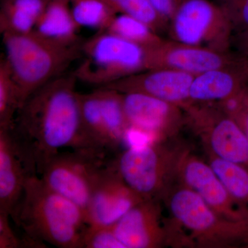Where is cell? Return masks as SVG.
<instances>
[{
	"mask_svg": "<svg viewBox=\"0 0 248 248\" xmlns=\"http://www.w3.org/2000/svg\"><path fill=\"white\" fill-rule=\"evenodd\" d=\"M150 2L164 19L172 18L181 0H149Z\"/></svg>",
	"mask_w": 248,
	"mask_h": 248,
	"instance_id": "cell-29",
	"label": "cell"
},
{
	"mask_svg": "<svg viewBox=\"0 0 248 248\" xmlns=\"http://www.w3.org/2000/svg\"><path fill=\"white\" fill-rule=\"evenodd\" d=\"M217 1H218L219 4L222 5L223 3L224 2L225 0H217Z\"/></svg>",
	"mask_w": 248,
	"mask_h": 248,
	"instance_id": "cell-33",
	"label": "cell"
},
{
	"mask_svg": "<svg viewBox=\"0 0 248 248\" xmlns=\"http://www.w3.org/2000/svg\"><path fill=\"white\" fill-rule=\"evenodd\" d=\"M72 12L80 27L107 31L117 16L105 0H70Z\"/></svg>",
	"mask_w": 248,
	"mask_h": 248,
	"instance_id": "cell-21",
	"label": "cell"
},
{
	"mask_svg": "<svg viewBox=\"0 0 248 248\" xmlns=\"http://www.w3.org/2000/svg\"><path fill=\"white\" fill-rule=\"evenodd\" d=\"M233 118L237 121L241 128L244 130L248 138V97L246 98V102L241 110L235 115Z\"/></svg>",
	"mask_w": 248,
	"mask_h": 248,
	"instance_id": "cell-30",
	"label": "cell"
},
{
	"mask_svg": "<svg viewBox=\"0 0 248 248\" xmlns=\"http://www.w3.org/2000/svg\"><path fill=\"white\" fill-rule=\"evenodd\" d=\"M129 126L146 134L155 141H162L180 121L178 106L150 94L122 93Z\"/></svg>",
	"mask_w": 248,
	"mask_h": 248,
	"instance_id": "cell-11",
	"label": "cell"
},
{
	"mask_svg": "<svg viewBox=\"0 0 248 248\" xmlns=\"http://www.w3.org/2000/svg\"><path fill=\"white\" fill-rule=\"evenodd\" d=\"M113 155L94 148L60 151L47 163L40 177L49 188L86 213L93 192Z\"/></svg>",
	"mask_w": 248,
	"mask_h": 248,
	"instance_id": "cell-6",
	"label": "cell"
},
{
	"mask_svg": "<svg viewBox=\"0 0 248 248\" xmlns=\"http://www.w3.org/2000/svg\"><path fill=\"white\" fill-rule=\"evenodd\" d=\"M29 174L9 128H0V214L11 217Z\"/></svg>",
	"mask_w": 248,
	"mask_h": 248,
	"instance_id": "cell-15",
	"label": "cell"
},
{
	"mask_svg": "<svg viewBox=\"0 0 248 248\" xmlns=\"http://www.w3.org/2000/svg\"><path fill=\"white\" fill-rule=\"evenodd\" d=\"M172 19V35L179 44L218 48L226 42L231 18L221 4L210 0H181Z\"/></svg>",
	"mask_w": 248,
	"mask_h": 248,
	"instance_id": "cell-8",
	"label": "cell"
},
{
	"mask_svg": "<svg viewBox=\"0 0 248 248\" xmlns=\"http://www.w3.org/2000/svg\"><path fill=\"white\" fill-rule=\"evenodd\" d=\"M241 45L245 50V53L248 55V29L245 31L241 35Z\"/></svg>",
	"mask_w": 248,
	"mask_h": 248,
	"instance_id": "cell-31",
	"label": "cell"
},
{
	"mask_svg": "<svg viewBox=\"0 0 248 248\" xmlns=\"http://www.w3.org/2000/svg\"><path fill=\"white\" fill-rule=\"evenodd\" d=\"M177 174L183 185L192 189L221 217L233 221H248V208L227 190L210 164L183 151Z\"/></svg>",
	"mask_w": 248,
	"mask_h": 248,
	"instance_id": "cell-9",
	"label": "cell"
},
{
	"mask_svg": "<svg viewBox=\"0 0 248 248\" xmlns=\"http://www.w3.org/2000/svg\"><path fill=\"white\" fill-rule=\"evenodd\" d=\"M183 151L169 150L162 141L129 147L112 156V164L124 182L145 200L162 197L177 174Z\"/></svg>",
	"mask_w": 248,
	"mask_h": 248,
	"instance_id": "cell-7",
	"label": "cell"
},
{
	"mask_svg": "<svg viewBox=\"0 0 248 248\" xmlns=\"http://www.w3.org/2000/svg\"><path fill=\"white\" fill-rule=\"evenodd\" d=\"M195 76L175 68H155L100 88L113 89L123 93H145L179 106L190 100V87Z\"/></svg>",
	"mask_w": 248,
	"mask_h": 248,
	"instance_id": "cell-12",
	"label": "cell"
},
{
	"mask_svg": "<svg viewBox=\"0 0 248 248\" xmlns=\"http://www.w3.org/2000/svg\"><path fill=\"white\" fill-rule=\"evenodd\" d=\"M209 164L233 197L248 207V169L212 154Z\"/></svg>",
	"mask_w": 248,
	"mask_h": 248,
	"instance_id": "cell-22",
	"label": "cell"
},
{
	"mask_svg": "<svg viewBox=\"0 0 248 248\" xmlns=\"http://www.w3.org/2000/svg\"><path fill=\"white\" fill-rule=\"evenodd\" d=\"M164 197L173 218L171 231H166V244L203 248L248 244V221L221 217L192 189L182 184Z\"/></svg>",
	"mask_w": 248,
	"mask_h": 248,
	"instance_id": "cell-3",
	"label": "cell"
},
{
	"mask_svg": "<svg viewBox=\"0 0 248 248\" xmlns=\"http://www.w3.org/2000/svg\"><path fill=\"white\" fill-rule=\"evenodd\" d=\"M107 31L146 48H154L162 42L150 26L128 15H117Z\"/></svg>",
	"mask_w": 248,
	"mask_h": 248,
	"instance_id": "cell-23",
	"label": "cell"
},
{
	"mask_svg": "<svg viewBox=\"0 0 248 248\" xmlns=\"http://www.w3.org/2000/svg\"><path fill=\"white\" fill-rule=\"evenodd\" d=\"M22 102L9 62L6 58L0 60V128H10Z\"/></svg>",
	"mask_w": 248,
	"mask_h": 248,
	"instance_id": "cell-20",
	"label": "cell"
},
{
	"mask_svg": "<svg viewBox=\"0 0 248 248\" xmlns=\"http://www.w3.org/2000/svg\"><path fill=\"white\" fill-rule=\"evenodd\" d=\"M232 22L248 29V0H225L221 5Z\"/></svg>",
	"mask_w": 248,
	"mask_h": 248,
	"instance_id": "cell-27",
	"label": "cell"
},
{
	"mask_svg": "<svg viewBox=\"0 0 248 248\" xmlns=\"http://www.w3.org/2000/svg\"><path fill=\"white\" fill-rule=\"evenodd\" d=\"M82 248H125L114 232L112 226H88L82 239Z\"/></svg>",
	"mask_w": 248,
	"mask_h": 248,
	"instance_id": "cell-26",
	"label": "cell"
},
{
	"mask_svg": "<svg viewBox=\"0 0 248 248\" xmlns=\"http://www.w3.org/2000/svg\"><path fill=\"white\" fill-rule=\"evenodd\" d=\"M37 19L16 0H3L0 10V31L4 33H29L35 30Z\"/></svg>",
	"mask_w": 248,
	"mask_h": 248,
	"instance_id": "cell-24",
	"label": "cell"
},
{
	"mask_svg": "<svg viewBox=\"0 0 248 248\" xmlns=\"http://www.w3.org/2000/svg\"><path fill=\"white\" fill-rule=\"evenodd\" d=\"M116 14H125L146 23L155 31L165 19L155 11L149 0H105Z\"/></svg>",
	"mask_w": 248,
	"mask_h": 248,
	"instance_id": "cell-25",
	"label": "cell"
},
{
	"mask_svg": "<svg viewBox=\"0 0 248 248\" xmlns=\"http://www.w3.org/2000/svg\"><path fill=\"white\" fill-rule=\"evenodd\" d=\"M9 215L0 214V248H22V239L14 232Z\"/></svg>",
	"mask_w": 248,
	"mask_h": 248,
	"instance_id": "cell-28",
	"label": "cell"
},
{
	"mask_svg": "<svg viewBox=\"0 0 248 248\" xmlns=\"http://www.w3.org/2000/svg\"><path fill=\"white\" fill-rule=\"evenodd\" d=\"M79 103L81 125L89 146L115 154L111 148L97 90L86 94L79 93Z\"/></svg>",
	"mask_w": 248,
	"mask_h": 248,
	"instance_id": "cell-19",
	"label": "cell"
},
{
	"mask_svg": "<svg viewBox=\"0 0 248 248\" xmlns=\"http://www.w3.org/2000/svg\"><path fill=\"white\" fill-rule=\"evenodd\" d=\"M244 66L246 73H248V62H246V63H244Z\"/></svg>",
	"mask_w": 248,
	"mask_h": 248,
	"instance_id": "cell-32",
	"label": "cell"
},
{
	"mask_svg": "<svg viewBox=\"0 0 248 248\" xmlns=\"http://www.w3.org/2000/svg\"><path fill=\"white\" fill-rule=\"evenodd\" d=\"M15 81L22 105L32 93L49 81L64 74L73 62L81 58L83 41L65 45L39 35L35 31L24 34H2Z\"/></svg>",
	"mask_w": 248,
	"mask_h": 248,
	"instance_id": "cell-4",
	"label": "cell"
},
{
	"mask_svg": "<svg viewBox=\"0 0 248 248\" xmlns=\"http://www.w3.org/2000/svg\"><path fill=\"white\" fill-rule=\"evenodd\" d=\"M80 29L72 12L70 0H48L34 31L55 42L76 45L82 42L78 35Z\"/></svg>",
	"mask_w": 248,
	"mask_h": 248,
	"instance_id": "cell-17",
	"label": "cell"
},
{
	"mask_svg": "<svg viewBox=\"0 0 248 248\" xmlns=\"http://www.w3.org/2000/svg\"><path fill=\"white\" fill-rule=\"evenodd\" d=\"M16 224L32 239L61 248H82L88 226L84 210L29 174L24 192L11 213Z\"/></svg>",
	"mask_w": 248,
	"mask_h": 248,
	"instance_id": "cell-2",
	"label": "cell"
},
{
	"mask_svg": "<svg viewBox=\"0 0 248 248\" xmlns=\"http://www.w3.org/2000/svg\"><path fill=\"white\" fill-rule=\"evenodd\" d=\"M240 73L223 68L197 75L191 85L190 100L223 102L239 94L242 92L244 79Z\"/></svg>",
	"mask_w": 248,
	"mask_h": 248,
	"instance_id": "cell-18",
	"label": "cell"
},
{
	"mask_svg": "<svg viewBox=\"0 0 248 248\" xmlns=\"http://www.w3.org/2000/svg\"><path fill=\"white\" fill-rule=\"evenodd\" d=\"M228 58L218 50L205 47L169 46L161 42L151 48V69L171 68L197 75L218 68H227Z\"/></svg>",
	"mask_w": 248,
	"mask_h": 248,
	"instance_id": "cell-14",
	"label": "cell"
},
{
	"mask_svg": "<svg viewBox=\"0 0 248 248\" xmlns=\"http://www.w3.org/2000/svg\"><path fill=\"white\" fill-rule=\"evenodd\" d=\"M210 122L204 135L213 155L248 169V138L237 121L227 115Z\"/></svg>",
	"mask_w": 248,
	"mask_h": 248,
	"instance_id": "cell-16",
	"label": "cell"
},
{
	"mask_svg": "<svg viewBox=\"0 0 248 248\" xmlns=\"http://www.w3.org/2000/svg\"><path fill=\"white\" fill-rule=\"evenodd\" d=\"M112 228L125 248H158L166 244L165 223L157 199L141 201Z\"/></svg>",
	"mask_w": 248,
	"mask_h": 248,
	"instance_id": "cell-13",
	"label": "cell"
},
{
	"mask_svg": "<svg viewBox=\"0 0 248 248\" xmlns=\"http://www.w3.org/2000/svg\"><path fill=\"white\" fill-rule=\"evenodd\" d=\"M82 62L75 71L78 81L104 87L150 70L151 48L107 31L84 41Z\"/></svg>",
	"mask_w": 248,
	"mask_h": 248,
	"instance_id": "cell-5",
	"label": "cell"
},
{
	"mask_svg": "<svg viewBox=\"0 0 248 248\" xmlns=\"http://www.w3.org/2000/svg\"><path fill=\"white\" fill-rule=\"evenodd\" d=\"M112 160V157L85 213L88 226H113L130 209L145 200L121 179Z\"/></svg>",
	"mask_w": 248,
	"mask_h": 248,
	"instance_id": "cell-10",
	"label": "cell"
},
{
	"mask_svg": "<svg viewBox=\"0 0 248 248\" xmlns=\"http://www.w3.org/2000/svg\"><path fill=\"white\" fill-rule=\"evenodd\" d=\"M78 80L63 74L28 98L9 128L29 174L40 176L46 165L64 148H91L85 137Z\"/></svg>",
	"mask_w": 248,
	"mask_h": 248,
	"instance_id": "cell-1",
	"label": "cell"
}]
</instances>
